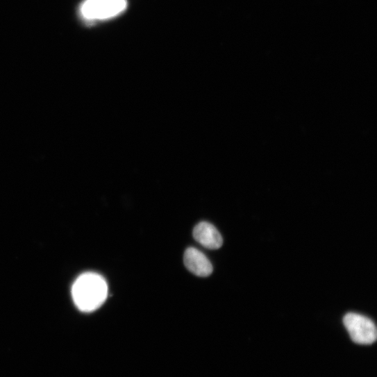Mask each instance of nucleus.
I'll list each match as a JSON object with an SVG mask.
<instances>
[{"label":"nucleus","mask_w":377,"mask_h":377,"mask_svg":"<svg viewBox=\"0 0 377 377\" xmlns=\"http://www.w3.org/2000/svg\"><path fill=\"white\" fill-rule=\"evenodd\" d=\"M108 296L107 283L101 276L87 273L81 276L72 287V297L78 308L90 312L101 307Z\"/></svg>","instance_id":"1"},{"label":"nucleus","mask_w":377,"mask_h":377,"mask_svg":"<svg viewBox=\"0 0 377 377\" xmlns=\"http://www.w3.org/2000/svg\"><path fill=\"white\" fill-rule=\"evenodd\" d=\"M351 340L359 344H371L377 337L374 323L369 318L356 313H348L343 319Z\"/></svg>","instance_id":"2"},{"label":"nucleus","mask_w":377,"mask_h":377,"mask_svg":"<svg viewBox=\"0 0 377 377\" xmlns=\"http://www.w3.org/2000/svg\"><path fill=\"white\" fill-rule=\"evenodd\" d=\"M127 7L125 0H86L81 12L89 20L105 19L115 17Z\"/></svg>","instance_id":"3"},{"label":"nucleus","mask_w":377,"mask_h":377,"mask_svg":"<svg viewBox=\"0 0 377 377\" xmlns=\"http://www.w3.org/2000/svg\"><path fill=\"white\" fill-rule=\"evenodd\" d=\"M184 263L186 268L193 274L199 277H208L213 271V267L201 251L190 247L185 253Z\"/></svg>","instance_id":"4"},{"label":"nucleus","mask_w":377,"mask_h":377,"mask_svg":"<svg viewBox=\"0 0 377 377\" xmlns=\"http://www.w3.org/2000/svg\"><path fill=\"white\" fill-rule=\"evenodd\" d=\"M193 235L199 243L210 249H217L223 244L219 232L208 222L203 221L197 224L194 229Z\"/></svg>","instance_id":"5"}]
</instances>
